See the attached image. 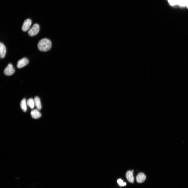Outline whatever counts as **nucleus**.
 <instances>
[{"label":"nucleus","instance_id":"obj_6","mask_svg":"<svg viewBox=\"0 0 188 188\" xmlns=\"http://www.w3.org/2000/svg\"><path fill=\"white\" fill-rule=\"evenodd\" d=\"M6 53V49L3 43H0V56L1 58H4Z\"/></svg>","mask_w":188,"mask_h":188},{"label":"nucleus","instance_id":"obj_13","mask_svg":"<svg viewBox=\"0 0 188 188\" xmlns=\"http://www.w3.org/2000/svg\"><path fill=\"white\" fill-rule=\"evenodd\" d=\"M188 0H178L177 5L182 7H186Z\"/></svg>","mask_w":188,"mask_h":188},{"label":"nucleus","instance_id":"obj_14","mask_svg":"<svg viewBox=\"0 0 188 188\" xmlns=\"http://www.w3.org/2000/svg\"><path fill=\"white\" fill-rule=\"evenodd\" d=\"M171 6L177 5L178 0H167Z\"/></svg>","mask_w":188,"mask_h":188},{"label":"nucleus","instance_id":"obj_10","mask_svg":"<svg viewBox=\"0 0 188 188\" xmlns=\"http://www.w3.org/2000/svg\"><path fill=\"white\" fill-rule=\"evenodd\" d=\"M35 105L38 110H40L42 108V105L40 99L38 97H36L34 99Z\"/></svg>","mask_w":188,"mask_h":188},{"label":"nucleus","instance_id":"obj_2","mask_svg":"<svg viewBox=\"0 0 188 188\" xmlns=\"http://www.w3.org/2000/svg\"><path fill=\"white\" fill-rule=\"evenodd\" d=\"M40 30L39 25L37 24H35L32 28L29 29L28 32V34L30 36H33L38 33Z\"/></svg>","mask_w":188,"mask_h":188},{"label":"nucleus","instance_id":"obj_1","mask_svg":"<svg viewBox=\"0 0 188 188\" xmlns=\"http://www.w3.org/2000/svg\"><path fill=\"white\" fill-rule=\"evenodd\" d=\"M52 46L51 41L47 39H43L39 42L37 45V47L40 51L46 52L49 51Z\"/></svg>","mask_w":188,"mask_h":188},{"label":"nucleus","instance_id":"obj_15","mask_svg":"<svg viewBox=\"0 0 188 188\" xmlns=\"http://www.w3.org/2000/svg\"><path fill=\"white\" fill-rule=\"evenodd\" d=\"M117 182L121 186H124L126 185V183L124 182L123 180L121 179H119L117 180Z\"/></svg>","mask_w":188,"mask_h":188},{"label":"nucleus","instance_id":"obj_11","mask_svg":"<svg viewBox=\"0 0 188 188\" xmlns=\"http://www.w3.org/2000/svg\"><path fill=\"white\" fill-rule=\"evenodd\" d=\"M27 102L25 99H23L20 103V107L22 110L24 112H26L27 109Z\"/></svg>","mask_w":188,"mask_h":188},{"label":"nucleus","instance_id":"obj_16","mask_svg":"<svg viewBox=\"0 0 188 188\" xmlns=\"http://www.w3.org/2000/svg\"><path fill=\"white\" fill-rule=\"evenodd\" d=\"M186 7L188 9V2H187V4H186Z\"/></svg>","mask_w":188,"mask_h":188},{"label":"nucleus","instance_id":"obj_5","mask_svg":"<svg viewBox=\"0 0 188 188\" xmlns=\"http://www.w3.org/2000/svg\"><path fill=\"white\" fill-rule=\"evenodd\" d=\"M32 24V21L30 19H26L24 21L22 27V30L24 31H27L29 29Z\"/></svg>","mask_w":188,"mask_h":188},{"label":"nucleus","instance_id":"obj_8","mask_svg":"<svg viewBox=\"0 0 188 188\" xmlns=\"http://www.w3.org/2000/svg\"><path fill=\"white\" fill-rule=\"evenodd\" d=\"M146 176L145 175L142 173H139L136 177L137 182L139 183L143 182L146 179Z\"/></svg>","mask_w":188,"mask_h":188},{"label":"nucleus","instance_id":"obj_7","mask_svg":"<svg viewBox=\"0 0 188 188\" xmlns=\"http://www.w3.org/2000/svg\"><path fill=\"white\" fill-rule=\"evenodd\" d=\"M31 115L33 119H37L40 118L41 116L40 112L38 109H34L31 112Z\"/></svg>","mask_w":188,"mask_h":188},{"label":"nucleus","instance_id":"obj_9","mask_svg":"<svg viewBox=\"0 0 188 188\" xmlns=\"http://www.w3.org/2000/svg\"><path fill=\"white\" fill-rule=\"evenodd\" d=\"M133 172V170L128 171L127 172L126 174V177L127 180L129 182L132 183H133L134 180Z\"/></svg>","mask_w":188,"mask_h":188},{"label":"nucleus","instance_id":"obj_4","mask_svg":"<svg viewBox=\"0 0 188 188\" xmlns=\"http://www.w3.org/2000/svg\"><path fill=\"white\" fill-rule=\"evenodd\" d=\"M29 62V60L27 58H23L18 61L17 64V67L18 68H22L27 65Z\"/></svg>","mask_w":188,"mask_h":188},{"label":"nucleus","instance_id":"obj_3","mask_svg":"<svg viewBox=\"0 0 188 188\" xmlns=\"http://www.w3.org/2000/svg\"><path fill=\"white\" fill-rule=\"evenodd\" d=\"M15 72V69L12 65L9 64L4 70V73L8 76H10L13 74Z\"/></svg>","mask_w":188,"mask_h":188},{"label":"nucleus","instance_id":"obj_12","mask_svg":"<svg viewBox=\"0 0 188 188\" xmlns=\"http://www.w3.org/2000/svg\"><path fill=\"white\" fill-rule=\"evenodd\" d=\"M27 105L31 109L34 108L35 106L34 99L30 98L27 100Z\"/></svg>","mask_w":188,"mask_h":188}]
</instances>
